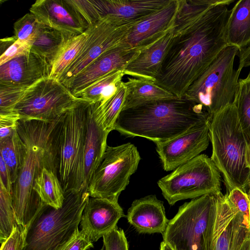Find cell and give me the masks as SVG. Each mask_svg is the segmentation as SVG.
<instances>
[{"instance_id":"1","label":"cell","mask_w":250,"mask_h":250,"mask_svg":"<svg viewBox=\"0 0 250 250\" xmlns=\"http://www.w3.org/2000/svg\"><path fill=\"white\" fill-rule=\"evenodd\" d=\"M234 0H179L171 42L154 82L182 98L228 45L226 32Z\"/></svg>"},{"instance_id":"2","label":"cell","mask_w":250,"mask_h":250,"mask_svg":"<svg viewBox=\"0 0 250 250\" xmlns=\"http://www.w3.org/2000/svg\"><path fill=\"white\" fill-rule=\"evenodd\" d=\"M63 114L52 122L20 119L17 131L25 145L22 166L13 185L11 196L17 224L27 228L42 202L34 189L44 167L56 174V156Z\"/></svg>"},{"instance_id":"3","label":"cell","mask_w":250,"mask_h":250,"mask_svg":"<svg viewBox=\"0 0 250 250\" xmlns=\"http://www.w3.org/2000/svg\"><path fill=\"white\" fill-rule=\"evenodd\" d=\"M211 117L203 107L185 97L146 102L123 109L114 130L156 144L167 142Z\"/></svg>"},{"instance_id":"4","label":"cell","mask_w":250,"mask_h":250,"mask_svg":"<svg viewBox=\"0 0 250 250\" xmlns=\"http://www.w3.org/2000/svg\"><path fill=\"white\" fill-rule=\"evenodd\" d=\"M209 136L210 158L223 175L227 193L236 188L247 192L250 185V151L234 104L211 117Z\"/></svg>"},{"instance_id":"5","label":"cell","mask_w":250,"mask_h":250,"mask_svg":"<svg viewBox=\"0 0 250 250\" xmlns=\"http://www.w3.org/2000/svg\"><path fill=\"white\" fill-rule=\"evenodd\" d=\"M89 197L86 190L65 194L63 204L58 209L42 202L26 228L22 250H62L79 231Z\"/></svg>"},{"instance_id":"6","label":"cell","mask_w":250,"mask_h":250,"mask_svg":"<svg viewBox=\"0 0 250 250\" xmlns=\"http://www.w3.org/2000/svg\"><path fill=\"white\" fill-rule=\"evenodd\" d=\"M91 103L80 98L63 114L57 146L56 172L64 194L85 190L84 150Z\"/></svg>"},{"instance_id":"7","label":"cell","mask_w":250,"mask_h":250,"mask_svg":"<svg viewBox=\"0 0 250 250\" xmlns=\"http://www.w3.org/2000/svg\"><path fill=\"white\" fill-rule=\"evenodd\" d=\"M239 49L228 45L189 86L184 97L201 105L211 117L233 104L241 69H234Z\"/></svg>"},{"instance_id":"8","label":"cell","mask_w":250,"mask_h":250,"mask_svg":"<svg viewBox=\"0 0 250 250\" xmlns=\"http://www.w3.org/2000/svg\"><path fill=\"white\" fill-rule=\"evenodd\" d=\"M158 185L168 204L173 205L181 200L221 192V175L211 158L200 154L160 179Z\"/></svg>"},{"instance_id":"9","label":"cell","mask_w":250,"mask_h":250,"mask_svg":"<svg viewBox=\"0 0 250 250\" xmlns=\"http://www.w3.org/2000/svg\"><path fill=\"white\" fill-rule=\"evenodd\" d=\"M140 159L137 147L130 143L116 146H107L88 185L90 197L118 200L137 170Z\"/></svg>"},{"instance_id":"10","label":"cell","mask_w":250,"mask_h":250,"mask_svg":"<svg viewBox=\"0 0 250 250\" xmlns=\"http://www.w3.org/2000/svg\"><path fill=\"white\" fill-rule=\"evenodd\" d=\"M250 238V227L228 202L227 195L215 194L204 235L203 250H242Z\"/></svg>"},{"instance_id":"11","label":"cell","mask_w":250,"mask_h":250,"mask_svg":"<svg viewBox=\"0 0 250 250\" xmlns=\"http://www.w3.org/2000/svg\"><path fill=\"white\" fill-rule=\"evenodd\" d=\"M215 194L192 199L180 206L162 234L163 241L174 250H203L204 232Z\"/></svg>"},{"instance_id":"12","label":"cell","mask_w":250,"mask_h":250,"mask_svg":"<svg viewBox=\"0 0 250 250\" xmlns=\"http://www.w3.org/2000/svg\"><path fill=\"white\" fill-rule=\"evenodd\" d=\"M79 99L58 80L48 77L28 87L12 111L18 113L21 119L52 122Z\"/></svg>"},{"instance_id":"13","label":"cell","mask_w":250,"mask_h":250,"mask_svg":"<svg viewBox=\"0 0 250 250\" xmlns=\"http://www.w3.org/2000/svg\"><path fill=\"white\" fill-rule=\"evenodd\" d=\"M137 23H125L104 17L89 26V33L84 45L58 80L66 87L75 77L100 55L121 44Z\"/></svg>"},{"instance_id":"14","label":"cell","mask_w":250,"mask_h":250,"mask_svg":"<svg viewBox=\"0 0 250 250\" xmlns=\"http://www.w3.org/2000/svg\"><path fill=\"white\" fill-rule=\"evenodd\" d=\"M209 121L197 124L167 142L156 144L165 170L176 169L207 148L210 141Z\"/></svg>"},{"instance_id":"15","label":"cell","mask_w":250,"mask_h":250,"mask_svg":"<svg viewBox=\"0 0 250 250\" xmlns=\"http://www.w3.org/2000/svg\"><path fill=\"white\" fill-rule=\"evenodd\" d=\"M170 0H87L91 23L109 17L125 23H138L167 5Z\"/></svg>"},{"instance_id":"16","label":"cell","mask_w":250,"mask_h":250,"mask_svg":"<svg viewBox=\"0 0 250 250\" xmlns=\"http://www.w3.org/2000/svg\"><path fill=\"white\" fill-rule=\"evenodd\" d=\"M29 11L44 25L74 36L89 26L72 0H37Z\"/></svg>"},{"instance_id":"17","label":"cell","mask_w":250,"mask_h":250,"mask_svg":"<svg viewBox=\"0 0 250 250\" xmlns=\"http://www.w3.org/2000/svg\"><path fill=\"white\" fill-rule=\"evenodd\" d=\"M125 216L118 200L89 197L80 222L81 230L92 243L113 230Z\"/></svg>"},{"instance_id":"18","label":"cell","mask_w":250,"mask_h":250,"mask_svg":"<svg viewBox=\"0 0 250 250\" xmlns=\"http://www.w3.org/2000/svg\"><path fill=\"white\" fill-rule=\"evenodd\" d=\"M122 43L100 55L80 72L66 87L75 96L99 78L115 69L125 66L140 53Z\"/></svg>"},{"instance_id":"19","label":"cell","mask_w":250,"mask_h":250,"mask_svg":"<svg viewBox=\"0 0 250 250\" xmlns=\"http://www.w3.org/2000/svg\"><path fill=\"white\" fill-rule=\"evenodd\" d=\"M179 4V0H170L162 9L134 25L122 43L139 50L150 45L173 27Z\"/></svg>"},{"instance_id":"20","label":"cell","mask_w":250,"mask_h":250,"mask_svg":"<svg viewBox=\"0 0 250 250\" xmlns=\"http://www.w3.org/2000/svg\"><path fill=\"white\" fill-rule=\"evenodd\" d=\"M50 71L47 62L30 50L0 65V83L29 87L49 77Z\"/></svg>"},{"instance_id":"21","label":"cell","mask_w":250,"mask_h":250,"mask_svg":"<svg viewBox=\"0 0 250 250\" xmlns=\"http://www.w3.org/2000/svg\"><path fill=\"white\" fill-rule=\"evenodd\" d=\"M126 217L140 233L163 234L169 221L166 217L163 202L153 195L134 200Z\"/></svg>"},{"instance_id":"22","label":"cell","mask_w":250,"mask_h":250,"mask_svg":"<svg viewBox=\"0 0 250 250\" xmlns=\"http://www.w3.org/2000/svg\"><path fill=\"white\" fill-rule=\"evenodd\" d=\"M173 26L150 45L140 50L125 66V74L154 82L171 42Z\"/></svg>"},{"instance_id":"23","label":"cell","mask_w":250,"mask_h":250,"mask_svg":"<svg viewBox=\"0 0 250 250\" xmlns=\"http://www.w3.org/2000/svg\"><path fill=\"white\" fill-rule=\"evenodd\" d=\"M92 102L88 116L87 128L84 150V188H87L99 165L107 147L108 133L95 122Z\"/></svg>"},{"instance_id":"24","label":"cell","mask_w":250,"mask_h":250,"mask_svg":"<svg viewBox=\"0 0 250 250\" xmlns=\"http://www.w3.org/2000/svg\"><path fill=\"white\" fill-rule=\"evenodd\" d=\"M226 36L228 44L239 50L250 45V0H239L231 9Z\"/></svg>"},{"instance_id":"25","label":"cell","mask_w":250,"mask_h":250,"mask_svg":"<svg viewBox=\"0 0 250 250\" xmlns=\"http://www.w3.org/2000/svg\"><path fill=\"white\" fill-rule=\"evenodd\" d=\"M123 84L126 91L122 109L146 102L176 97L154 81L128 77Z\"/></svg>"},{"instance_id":"26","label":"cell","mask_w":250,"mask_h":250,"mask_svg":"<svg viewBox=\"0 0 250 250\" xmlns=\"http://www.w3.org/2000/svg\"><path fill=\"white\" fill-rule=\"evenodd\" d=\"M75 36L44 25L31 45V51L51 66L68 40Z\"/></svg>"},{"instance_id":"27","label":"cell","mask_w":250,"mask_h":250,"mask_svg":"<svg viewBox=\"0 0 250 250\" xmlns=\"http://www.w3.org/2000/svg\"><path fill=\"white\" fill-rule=\"evenodd\" d=\"M125 75L124 70H114L96 80L75 96L103 104L118 91Z\"/></svg>"},{"instance_id":"28","label":"cell","mask_w":250,"mask_h":250,"mask_svg":"<svg viewBox=\"0 0 250 250\" xmlns=\"http://www.w3.org/2000/svg\"><path fill=\"white\" fill-rule=\"evenodd\" d=\"M125 91L123 82L118 91L104 104L93 102L92 112L94 120L108 134L114 130L116 121L123 108Z\"/></svg>"},{"instance_id":"29","label":"cell","mask_w":250,"mask_h":250,"mask_svg":"<svg viewBox=\"0 0 250 250\" xmlns=\"http://www.w3.org/2000/svg\"><path fill=\"white\" fill-rule=\"evenodd\" d=\"M33 188L43 203L56 209L62 207L64 194L57 174L53 170L44 167L36 178Z\"/></svg>"},{"instance_id":"30","label":"cell","mask_w":250,"mask_h":250,"mask_svg":"<svg viewBox=\"0 0 250 250\" xmlns=\"http://www.w3.org/2000/svg\"><path fill=\"white\" fill-rule=\"evenodd\" d=\"M0 156L6 164L13 185L22 166L25 156V145L17 128L9 136L0 139Z\"/></svg>"},{"instance_id":"31","label":"cell","mask_w":250,"mask_h":250,"mask_svg":"<svg viewBox=\"0 0 250 250\" xmlns=\"http://www.w3.org/2000/svg\"><path fill=\"white\" fill-rule=\"evenodd\" d=\"M89 33V26L83 33L70 38L51 66L49 77L58 80L77 57L84 45Z\"/></svg>"},{"instance_id":"32","label":"cell","mask_w":250,"mask_h":250,"mask_svg":"<svg viewBox=\"0 0 250 250\" xmlns=\"http://www.w3.org/2000/svg\"><path fill=\"white\" fill-rule=\"evenodd\" d=\"M233 104L250 151V72L239 80Z\"/></svg>"},{"instance_id":"33","label":"cell","mask_w":250,"mask_h":250,"mask_svg":"<svg viewBox=\"0 0 250 250\" xmlns=\"http://www.w3.org/2000/svg\"><path fill=\"white\" fill-rule=\"evenodd\" d=\"M18 225L11 194L0 183V242L11 235Z\"/></svg>"},{"instance_id":"34","label":"cell","mask_w":250,"mask_h":250,"mask_svg":"<svg viewBox=\"0 0 250 250\" xmlns=\"http://www.w3.org/2000/svg\"><path fill=\"white\" fill-rule=\"evenodd\" d=\"M44 25L34 15L29 12L15 22L14 36L17 40L31 45Z\"/></svg>"},{"instance_id":"35","label":"cell","mask_w":250,"mask_h":250,"mask_svg":"<svg viewBox=\"0 0 250 250\" xmlns=\"http://www.w3.org/2000/svg\"><path fill=\"white\" fill-rule=\"evenodd\" d=\"M28 88L0 83V113L12 112Z\"/></svg>"},{"instance_id":"36","label":"cell","mask_w":250,"mask_h":250,"mask_svg":"<svg viewBox=\"0 0 250 250\" xmlns=\"http://www.w3.org/2000/svg\"><path fill=\"white\" fill-rule=\"evenodd\" d=\"M226 195L229 204L243 215L250 227V199L248 193L236 188Z\"/></svg>"},{"instance_id":"37","label":"cell","mask_w":250,"mask_h":250,"mask_svg":"<svg viewBox=\"0 0 250 250\" xmlns=\"http://www.w3.org/2000/svg\"><path fill=\"white\" fill-rule=\"evenodd\" d=\"M105 250H128V243L124 230L117 226L103 237Z\"/></svg>"},{"instance_id":"38","label":"cell","mask_w":250,"mask_h":250,"mask_svg":"<svg viewBox=\"0 0 250 250\" xmlns=\"http://www.w3.org/2000/svg\"><path fill=\"white\" fill-rule=\"evenodd\" d=\"M25 237V229L18 224L9 237L1 244L0 250H22Z\"/></svg>"},{"instance_id":"39","label":"cell","mask_w":250,"mask_h":250,"mask_svg":"<svg viewBox=\"0 0 250 250\" xmlns=\"http://www.w3.org/2000/svg\"><path fill=\"white\" fill-rule=\"evenodd\" d=\"M30 50L31 44L17 40L1 54L0 65L13 59L25 54Z\"/></svg>"},{"instance_id":"40","label":"cell","mask_w":250,"mask_h":250,"mask_svg":"<svg viewBox=\"0 0 250 250\" xmlns=\"http://www.w3.org/2000/svg\"><path fill=\"white\" fill-rule=\"evenodd\" d=\"M20 116L13 111L0 113V139L11 134L17 128Z\"/></svg>"},{"instance_id":"41","label":"cell","mask_w":250,"mask_h":250,"mask_svg":"<svg viewBox=\"0 0 250 250\" xmlns=\"http://www.w3.org/2000/svg\"><path fill=\"white\" fill-rule=\"evenodd\" d=\"M94 247L93 243L82 230H79L62 250H87Z\"/></svg>"},{"instance_id":"42","label":"cell","mask_w":250,"mask_h":250,"mask_svg":"<svg viewBox=\"0 0 250 250\" xmlns=\"http://www.w3.org/2000/svg\"><path fill=\"white\" fill-rule=\"evenodd\" d=\"M0 183H1L6 190L11 194L13 187L9 169L0 156Z\"/></svg>"},{"instance_id":"43","label":"cell","mask_w":250,"mask_h":250,"mask_svg":"<svg viewBox=\"0 0 250 250\" xmlns=\"http://www.w3.org/2000/svg\"><path fill=\"white\" fill-rule=\"evenodd\" d=\"M238 52L239 63L238 68L242 70L244 67L250 66V45L240 50Z\"/></svg>"},{"instance_id":"44","label":"cell","mask_w":250,"mask_h":250,"mask_svg":"<svg viewBox=\"0 0 250 250\" xmlns=\"http://www.w3.org/2000/svg\"><path fill=\"white\" fill-rule=\"evenodd\" d=\"M17 38L15 37H11L9 38H6L4 39H1L0 40V51L1 52L3 50L2 53L5 51V50L9 47L16 40ZM1 53V54H2Z\"/></svg>"},{"instance_id":"45","label":"cell","mask_w":250,"mask_h":250,"mask_svg":"<svg viewBox=\"0 0 250 250\" xmlns=\"http://www.w3.org/2000/svg\"><path fill=\"white\" fill-rule=\"evenodd\" d=\"M160 250H174L172 248L164 241L160 244Z\"/></svg>"},{"instance_id":"46","label":"cell","mask_w":250,"mask_h":250,"mask_svg":"<svg viewBox=\"0 0 250 250\" xmlns=\"http://www.w3.org/2000/svg\"><path fill=\"white\" fill-rule=\"evenodd\" d=\"M242 250H250V238L246 242Z\"/></svg>"},{"instance_id":"47","label":"cell","mask_w":250,"mask_h":250,"mask_svg":"<svg viewBox=\"0 0 250 250\" xmlns=\"http://www.w3.org/2000/svg\"><path fill=\"white\" fill-rule=\"evenodd\" d=\"M248 189H249V190H248V193H248V195H249V198H250V186H249V187Z\"/></svg>"},{"instance_id":"48","label":"cell","mask_w":250,"mask_h":250,"mask_svg":"<svg viewBox=\"0 0 250 250\" xmlns=\"http://www.w3.org/2000/svg\"><path fill=\"white\" fill-rule=\"evenodd\" d=\"M100 250H105V247L104 245L102 248Z\"/></svg>"}]
</instances>
